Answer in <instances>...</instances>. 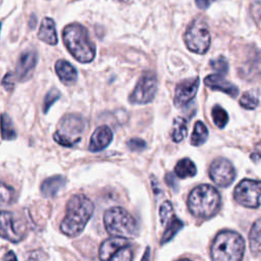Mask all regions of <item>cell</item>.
I'll use <instances>...</instances> for the list:
<instances>
[{"mask_svg":"<svg viewBox=\"0 0 261 261\" xmlns=\"http://www.w3.org/2000/svg\"><path fill=\"white\" fill-rule=\"evenodd\" d=\"M196 4L199 8L201 9H206L207 7L210 6V4L214 1V0H195Z\"/></svg>","mask_w":261,"mask_h":261,"instance_id":"cell-36","label":"cell"},{"mask_svg":"<svg viewBox=\"0 0 261 261\" xmlns=\"http://www.w3.org/2000/svg\"><path fill=\"white\" fill-rule=\"evenodd\" d=\"M10 260V259H12V260H16V256L14 255V253L12 252V251H10L5 257H4V260Z\"/></svg>","mask_w":261,"mask_h":261,"instance_id":"cell-37","label":"cell"},{"mask_svg":"<svg viewBox=\"0 0 261 261\" xmlns=\"http://www.w3.org/2000/svg\"><path fill=\"white\" fill-rule=\"evenodd\" d=\"M188 208L197 218H210L220 208V195L212 186L200 185L191 191L188 197Z\"/></svg>","mask_w":261,"mask_h":261,"instance_id":"cell-3","label":"cell"},{"mask_svg":"<svg viewBox=\"0 0 261 261\" xmlns=\"http://www.w3.org/2000/svg\"><path fill=\"white\" fill-rule=\"evenodd\" d=\"M234 200L248 208H257L261 204V181L243 179L233 191Z\"/></svg>","mask_w":261,"mask_h":261,"instance_id":"cell-8","label":"cell"},{"mask_svg":"<svg viewBox=\"0 0 261 261\" xmlns=\"http://www.w3.org/2000/svg\"><path fill=\"white\" fill-rule=\"evenodd\" d=\"M212 118L216 126L219 128H223L228 122L227 112L219 105H215L212 108Z\"/></svg>","mask_w":261,"mask_h":261,"instance_id":"cell-26","label":"cell"},{"mask_svg":"<svg viewBox=\"0 0 261 261\" xmlns=\"http://www.w3.org/2000/svg\"><path fill=\"white\" fill-rule=\"evenodd\" d=\"M86 127V120L79 114H65L57 124L54 141L64 147H73L81 139Z\"/></svg>","mask_w":261,"mask_h":261,"instance_id":"cell-6","label":"cell"},{"mask_svg":"<svg viewBox=\"0 0 261 261\" xmlns=\"http://www.w3.org/2000/svg\"><path fill=\"white\" fill-rule=\"evenodd\" d=\"M204 84L215 91H220L223 92L227 95H229L230 97H237L239 94V89L237 86H234L233 84L229 83L228 81H226L222 74L216 73V74H210L207 75L204 79Z\"/></svg>","mask_w":261,"mask_h":261,"instance_id":"cell-16","label":"cell"},{"mask_svg":"<svg viewBox=\"0 0 261 261\" xmlns=\"http://www.w3.org/2000/svg\"><path fill=\"white\" fill-rule=\"evenodd\" d=\"M38 38L41 41L52 46L57 44L58 39H57V34L55 29V22L52 18L45 17L42 20L39 32H38Z\"/></svg>","mask_w":261,"mask_h":261,"instance_id":"cell-20","label":"cell"},{"mask_svg":"<svg viewBox=\"0 0 261 261\" xmlns=\"http://www.w3.org/2000/svg\"><path fill=\"white\" fill-rule=\"evenodd\" d=\"M208 138V129L202 121H197L191 136V144L195 147L203 145Z\"/></svg>","mask_w":261,"mask_h":261,"instance_id":"cell-24","label":"cell"},{"mask_svg":"<svg viewBox=\"0 0 261 261\" xmlns=\"http://www.w3.org/2000/svg\"><path fill=\"white\" fill-rule=\"evenodd\" d=\"M165 181L166 184L171 187L172 189H174L176 191V188H177V182H176V179L174 178V175L172 173H167L166 176H165Z\"/></svg>","mask_w":261,"mask_h":261,"instance_id":"cell-35","label":"cell"},{"mask_svg":"<svg viewBox=\"0 0 261 261\" xmlns=\"http://www.w3.org/2000/svg\"><path fill=\"white\" fill-rule=\"evenodd\" d=\"M94 212L93 202L85 195L72 196L66 205L60 230L68 237H77L84 230Z\"/></svg>","mask_w":261,"mask_h":261,"instance_id":"cell-1","label":"cell"},{"mask_svg":"<svg viewBox=\"0 0 261 261\" xmlns=\"http://www.w3.org/2000/svg\"><path fill=\"white\" fill-rule=\"evenodd\" d=\"M104 225L112 237L124 239L136 238L139 233V225L134 216L121 207H112L104 213Z\"/></svg>","mask_w":261,"mask_h":261,"instance_id":"cell-5","label":"cell"},{"mask_svg":"<svg viewBox=\"0 0 261 261\" xmlns=\"http://www.w3.org/2000/svg\"><path fill=\"white\" fill-rule=\"evenodd\" d=\"M133 259V250L130 249V246H125L122 249H120L111 260H120V261H127Z\"/></svg>","mask_w":261,"mask_h":261,"instance_id":"cell-31","label":"cell"},{"mask_svg":"<svg viewBox=\"0 0 261 261\" xmlns=\"http://www.w3.org/2000/svg\"><path fill=\"white\" fill-rule=\"evenodd\" d=\"M161 223L165 226V230L161 238V245L169 242L182 228L184 223L174 214L172 205L169 201L162 203L159 209Z\"/></svg>","mask_w":261,"mask_h":261,"instance_id":"cell-10","label":"cell"},{"mask_svg":"<svg viewBox=\"0 0 261 261\" xmlns=\"http://www.w3.org/2000/svg\"><path fill=\"white\" fill-rule=\"evenodd\" d=\"M188 134V122L181 117L177 116L173 119L172 130H171V140L175 143L181 142Z\"/></svg>","mask_w":261,"mask_h":261,"instance_id":"cell-23","label":"cell"},{"mask_svg":"<svg viewBox=\"0 0 261 261\" xmlns=\"http://www.w3.org/2000/svg\"><path fill=\"white\" fill-rule=\"evenodd\" d=\"M38 56L34 50H28L18 57L15 68V77L18 81H27L31 77L37 64Z\"/></svg>","mask_w":261,"mask_h":261,"instance_id":"cell-14","label":"cell"},{"mask_svg":"<svg viewBox=\"0 0 261 261\" xmlns=\"http://www.w3.org/2000/svg\"><path fill=\"white\" fill-rule=\"evenodd\" d=\"M211 179L219 187L226 188L236 178V170L232 164L224 158H216L209 168Z\"/></svg>","mask_w":261,"mask_h":261,"instance_id":"cell-12","label":"cell"},{"mask_svg":"<svg viewBox=\"0 0 261 261\" xmlns=\"http://www.w3.org/2000/svg\"><path fill=\"white\" fill-rule=\"evenodd\" d=\"M112 139V130L107 125H101L93 133L89 143V150L92 152L102 151L111 143Z\"/></svg>","mask_w":261,"mask_h":261,"instance_id":"cell-15","label":"cell"},{"mask_svg":"<svg viewBox=\"0 0 261 261\" xmlns=\"http://www.w3.org/2000/svg\"><path fill=\"white\" fill-rule=\"evenodd\" d=\"M174 172L179 178H188L196 175L197 168L195 163L191 159L182 158L176 163L174 167Z\"/></svg>","mask_w":261,"mask_h":261,"instance_id":"cell-22","label":"cell"},{"mask_svg":"<svg viewBox=\"0 0 261 261\" xmlns=\"http://www.w3.org/2000/svg\"><path fill=\"white\" fill-rule=\"evenodd\" d=\"M117 1H119V2H123V3H127V2H129L130 0H117Z\"/></svg>","mask_w":261,"mask_h":261,"instance_id":"cell-38","label":"cell"},{"mask_svg":"<svg viewBox=\"0 0 261 261\" xmlns=\"http://www.w3.org/2000/svg\"><path fill=\"white\" fill-rule=\"evenodd\" d=\"M55 70L59 80L64 85H72L77 79L76 69L66 60H57L55 63Z\"/></svg>","mask_w":261,"mask_h":261,"instance_id":"cell-19","label":"cell"},{"mask_svg":"<svg viewBox=\"0 0 261 261\" xmlns=\"http://www.w3.org/2000/svg\"><path fill=\"white\" fill-rule=\"evenodd\" d=\"M210 65H211L212 69H214L219 74L223 75L228 71V63H227L226 59L222 56H219L215 59H212L210 61Z\"/></svg>","mask_w":261,"mask_h":261,"instance_id":"cell-28","label":"cell"},{"mask_svg":"<svg viewBox=\"0 0 261 261\" xmlns=\"http://www.w3.org/2000/svg\"><path fill=\"white\" fill-rule=\"evenodd\" d=\"M16 81L15 74L13 72H7L2 80V86L6 91H11L14 87V82Z\"/></svg>","mask_w":261,"mask_h":261,"instance_id":"cell-33","label":"cell"},{"mask_svg":"<svg viewBox=\"0 0 261 261\" xmlns=\"http://www.w3.org/2000/svg\"><path fill=\"white\" fill-rule=\"evenodd\" d=\"M1 237L12 243L20 242L25 234L24 224L17 217L8 211L1 212Z\"/></svg>","mask_w":261,"mask_h":261,"instance_id":"cell-11","label":"cell"},{"mask_svg":"<svg viewBox=\"0 0 261 261\" xmlns=\"http://www.w3.org/2000/svg\"><path fill=\"white\" fill-rule=\"evenodd\" d=\"M251 159L254 162H259L261 160V141L255 146V149L251 154Z\"/></svg>","mask_w":261,"mask_h":261,"instance_id":"cell-34","label":"cell"},{"mask_svg":"<svg viewBox=\"0 0 261 261\" xmlns=\"http://www.w3.org/2000/svg\"><path fill=\"white\" fill-rule=\"evenodd\" d=\"M157 91V77L152 71L144 72L139 79L129 96L132 104H147L151 102Z\"/></svg>","mask_w":261,"mask_h":261,"instance_id":"cell-9","label":"cell"},{"mask_svg":"<svg viewBox=\"0 0 261 261\" xmlns=\"http://www.w3.org/2000/svg\"><path fill=\"white\" fill-rule=\"evenodd\" d=\"M59 97H60V92L56 89H52L47 93V95L44 99V103H43L44 113H47V111L50 109V107L53 105V103L59 99Z\"/></svg>","mask_w":261,"mask_h":261,"instance_id":"cell-29","label":"cell"},{"mask_svg":"<svg viewBox=\"0 0 261 261\" xmlns=\"http://www.w3.org/2000/svg\"><path fill=\"white\" fill-rule=\"evenodd\" d=\"M185 42L188 49L197 54H204L208 51L211 37L208 25L201 18L194 19L188 27L185 34Z\"/></svg>","mask_w":261,"mask_h":261,"instance_id":"cell-7","label":"cell"},{"mask_svg":"<svg viewBox=\"0 0 261 261\" xmlns=\"http://www.w3.org/2000/svg\"><path fill=\"white\" fill-rule=\"evenodd\" d=\"M16 137V132L10 117L6 114H2V139L13 140Z\"/></svg>","mask_w":261,"mask_h":261,"instance_id":"cell-25","label":"cell"},{"mask_svg":"<svg viewBox=\"0 0 261 261\" xmlns=\"http://www.w3.org/2000/svg\"><path fill=\"white\" fill-rule=\"evenodd\" d=\"M15 193H14V190L5 185L4 182L1 184V202L2 204H9L11 203L13 200H14V196Z\"/></svg>","mask_w":261,"mask_h":261,"instance_id":"cell-30","label":"cell"},{"mask_svg":"<svg viewBox=\"0 0 261 261\" xmlns=\"http://www.w3.org/2000/svg\"><path fill=\"white\" fill-rule=\"evenodd\" d=\"M250 249L253 254H261V218L257 219L249 233Z\"/></svg>","mask_w":261,"mask_h":261,"instance_id":"cell-21","label":"cell"},{"mask_svg":"<svg viewBox=\"0 0 261 261\" xmlns=\"http://www.w3.org/2000/svg\"><path fill=\"white\" fill-rule=\"evenodd\" d=\"M62 38L69 53L82 63L91 62L96 55V46L89 37L87 29L76 22L63 29Z\"/></svg>","mask_w":261,"mask_h":261,"instance_id":"cell-2","label":"cell"},{"mask_svg":"<svg viewBox=\"0 0 261 261\" xmlns=\"http://www.w3.org/2000/svg\"><path fill=\"white\" fill-rule=\"evenodd\" d=\"M66 185V178L62 175H53L45 179L41 185V193L44 197L56 196Z\"/></svg>","mask_w":261,"mask_h":261,"instance_id":"cell-18","label":"cell"},{"mask_svg":"<svg viewBox=\"0 0 261 261\" xmlns=\"http://www.w3.org/2000/svg\"><path fill=\"white\" fill-rule=\"evenodd\" d=\"M245 243L236 231H220L211 246V258L217 261H239L243 258Z\"/></svg>","mask_w":261,"mask_h":261,"instance_id":"cell-4","label":"cell"},{"mask_svg":"<svg viewBox=\"0 0 261 261\" xmlns=\"http://www.w3.org/2000/svg\"><path fill=\"white\" fill-rule=\"evenodd\" d=\"M240 104L242 107H244L246 109H254L258 106L259 100H258L257 96H255L253 93L246 92L242 95V97L240 99Z\"/></svg>","mask_w":261,"mask_h":261,"instance_id":"cell-27","label":"cell"},{"mask_svg":"<svg viewBox=\"0 0 261 261\" xmlns=\"http://www.w3.org/2000/svg\"><path fill=\"white\" fill-rule=\"evenodd\" d=\"M199 85V77H192L180 82L175 88L173 99L174 105L176 107H182L186 106L189 102H191L197 94Z\"/></svg>","mask_w":261,"mask_h":261,"instance_id":"cell-13","label":"cell"},{"mask_svg":"<svg viewBox=\"0 0 261 261\" xmlns=\"http://www.w3.org/2000/svg\"><path fill=\"white\" fill-rule=\"evenodd\" d=\"M130 245L127 239L120 237H112L104 241L99 249V257L101 260H111L112 257L123 247Z\"/></svg>","mask_w":261,"mask_h":261,"instance_id":"cell-17","label":"cell"},{"mask_svg":"<svg viewBox=\"0 0 261 261\" xmlns=\"http://www.w3.org/2000/svg\"><path fill=\"white\" fill-rule=\"evenodd\" d=\"M126 145L127 147L132 150V151H143L146 149L147 147V144L144 140L142 139H137V138H133V139H129L127 142H126Z\"/></svg>","mask_w":261,"mask_h":261,"instance_id":"cell-32","label":"cell"}]
</instances>
